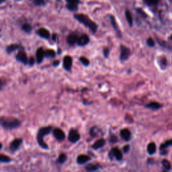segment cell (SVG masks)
Masks as SVG:
<instances>
[{"instance_id":"b9f144b4","label":"cell","mask_w":172,"mask_h":172,"mask_svg":"<svg viewBox=\"0 0 172 172\" xmlns=\"http://www.w3.org/2000/svg\"><path fill=\"white\" fill-rule=\"evenodd\" d=\"M52 39H53V40L54 42H56L57 40V34H53V36H52Z\"/></svg>"},{"instance_id":"ac0fdd59","label":"cell","mask_w":172,"mask_h":172,"mask_svg":"<svg viewBox=\"0 0 172 172\" xmlns=\"http://www.w3.org/2000/svg\"><path fill=\"white\" fill-rule=\"evenodd\" d=\"M102 166L98 163H89L85 166V169L87 171H95L102 169Z\"/></svg>"},{"instance_id":"e0dca14e","label":"cell","mask_w":172,"mask_h":172,"mask_svg":"<svg viewBox=\"0 0 172 172\" xmlns=\"http://www.w3.org/2000/svg\"><path fill=\"white\" fill-rule=\"evenodd\" d=\"M37 34H38L39 36L44 39H48L50 37V32L47 29L44 28H41L39 29L37 31Z\"/></svg>"},{"instance_id":"6da1fadb","label":"cell","mask_w":172,"mask_h":172,"mask_svg":"<svg viewBox=\"0 0 172 172\" xmlns=\"http://www.w3.org/2000/svg\"><path fill=\"white\" fill-rule=\"evenodd\" d=\"M74 18L85 27L88 28L93 33L96 32L98 30V25L87 16L83 14H77L74 15Z\"/></svg>"},{"instance_id":"7a4b0ae2","label":"cell","mask_w":172,"mask_h":172,"mask_svg":"<svg viewBox=\"0 0 172 172\" xmlns=\"http://www.w3.org/2000/svg\"><path fill=\"white\" fill-rule=\"evenodd\" d=\"M0 124L5 130H14L21 126V122L16 118L1 117Z\"/></svg>"},{"instance_id":"4dcf8cb0","label":"cell","mask_w":172,"mask_h":172,"mask_svg":"<svg viewBox=\"0 0 172 172\" xmlns=\"http://www.w3.org/2000/svg\"><path fill=\"white\" fill-rule=\"evenodd\" d=\"M79 59L80 62H81L82 64L84 65V66H85V67L89 66L90 62H89L88 59H87V58L84 57H79Z\"/></svg>"},{"instance_id":"8d00e7d4","label":"cell","mask_w":172,"mask_h":172,"mask_svg":"<svg viewBox=\"0 0 172 172\" xmlns=\"http://www.w3.org/2000/svg\"><path fill=\"white\" fill-rule=\"evenodd\" d=\"M96 127H93V128H91L90 129V131H89V134H90V135L92 136V137H95V136H96V132H95V130H96Z\"/></svg>"},{"instance_id":"9c48e42d","label":"cell","mask_w":172,"mask_h":172,"mask_svg":"<svg viewBox=\"0 0 172 172\" xmlns=\"http://www.w3.org/2000/svg\"><path fill=\"white\" fill-rule=\"evenodd\" d=\"M53 136L59 142H62L65 139V133L61 128H55L53 130Z\"/></svg>"},{"instance_id":"8fae6325","label":"cell","mask_w":172,"mask_h":172,"mask_svg":"<svg viewBox=\"0 0 172 172\" xmlns=\"http://www.w3.org/2000/svg\"><path fill=\"white\" fill-rule=\"evenodd\" d=\"M89 42V36L87 34H82L80 36H79L77 42V44L79 46H84L87 45Z\"/></svg>"},{"instance_id":"8992f818","label":"cell","mask_w":172,"mask_h":172,"mask_svg":"<svg viewBox=\"0 0 172 172\" xmlns=\"http://www.w3.org/2000/svg\"><path fill=\"white\" fill-rule=\"evenodd\" d=\"M120 59L122 61H127L130 55V50L126 46L120 45Z\"/></svg>"},{"instance_id":"d590c367","label":"cell","mask_w":172,"mask_h":172,"mask_svg":"<svg viewBox=\"0 0 172 172\" xmlns=\"http://www.w3.org/2000/svg\"><path fill=\"white\" fill-rule=\"evenodd\" d=\"M147 43L148 44V46H150V47H153V46H155V42L152 38H149L147 39Z\"/></svg>"},{"instance_id":"ba28073f","label":"cell","mask_w":172,"mask_h":172,"mask_svg":"<svg viewBox=\"0 0 172 172\" xmlns=\"http://www.w3.org/2000/svg\"><path fill=\"white\" fill-rule=\"evenodd\" d=\"M67 8L71 12H75L78 10V5L80 3L79 0H66Z\"/></svg>"},{"instance_id":"4fadbf2b","label":"cell","mask_w":172,"mask_h":172,"mask_svg":"<svg viewBox=\"0 0 172 172\" xmlns=\"http://www.w3.org/2000/svg\"><path fill=\"white\" fill-rule=\"evenodd\" d=\"M44 58V50H43V48L40 47L36 50V63L38 64H41L42 63L43 60Z\"/></svg>"},{"instance_id":"5bb4252c","label":"cell","mask_w":172,"mask_h":172,"mask_svg":"<svg viewBox=\"0 0 172 172\" xmlns=\"http://www.w3.org/2000/svg\"><path fill=\"white\" fill-rule=\"evenodd\" d=\"M120 136L125 141H130V139H131L132 138L131 132H130L128 128L122 129L120 131Z\"/></svg>"},{"instance_id":"f35d334b","label":"cell","mask_w":172,"mask_h":172,"mask_svg":"<svg viewBox=\"0 0 172 172\" xmlns=\"http://www.w3.org/2000/svg\"><path fill=\"white\" fill-rule=\"evenodd\" d=\"M35 63V59L33 57H30L29 58V61H28V64L30 65V66H32V65H34V64Z\"/></svg>"},{"instance_id":"7bdbcfd3","label":"cell","mask_w":172,"mask_h":172,"mask_svg":"<svg viewBox=\"0 0 172 172\" xmlns=\"http://www.w3.org/2000/svg\"><path fill=\"white\" fill-rule=\"evenodd\" d=\"M137 11H138V12H139V13H141V15H143V16L144 17H146V14H145V13H144V12H143V11H142L141 10H139H139H137Z\"/></svg>"},{"instance_id":"4316f807","label":"cell","mask_w":172,"mask_h":172,"mask_svg":"<svg viewBox=\"0 0 172 172\" xmlns=\"http://www.w3.org/2000/svg\"><path fill=\"white\" fill-rule=\"evenodd\" d=\"M22 30L24 32H25L26 33L29 34L32 32V26L30 25V24L26 23V24H24L22 26Z\"/></svg>"},{"instance_id":"30bf717a","label":"cell","mask_w":172,"mask_h":172,"mask_svg":"<svg viewBox=\"0 0 172 172\" xmlns=\"http://www.w3.org/2000/svg\"><path fill=\"white\" fill-rule=\"evenodd\" d=\"M72 65H73V59L72 57L70 56H65L63 59V68L67 71H69L72 68Z\"/></svg>"},{"instance_id":"603a6c76","label":"cell","mask_w":172,"mask_h":172,"mask_svg":"<svg viewBox=\"0 0 172 172\" xmlns=\"http://www.w3.org/2000/svg\"><path fill=\"white\" fill-rule=\"evenodd\" d=\"M156 151V145L155 143H150L147 146V152L149 155H153Z\"/></svg>"},{"instance_id":"ee69618b","label":"cell","mask_w":172,"mask_h":172,"mask_svg":"<svg viewBox=\"0 0 172 172\" xmlns=\"http://www.w3.org/2000/svg\"><path fill=\"white\" fill-rule=\"evenodd\" d=\"M5 1V0H1V3H3V1Z\"/></svg>"},{"instance_id":"ab89813d","label":"cell","mask_w":172,"mask_h":172,"mask_svg":"<svg viewBox=\"0 0 172 172\" xmlns=\"http://www.w3.org/2000/svg\"><path fill=\"white\" fill-rule=\"evenodd\" d=\"M110 143H116V142L118 141V140H117V137L116 136H114V135H113V136H112V137L110 138Z\"/></svg>"},{"instance_id":"f546056e","label":"cell","mask_w":172,"mask_h":172,"mask_svg":"<svg viewBox=\"0 0 172 172\" xmlns=\"http://www.w3.org/2000/svg\"><path fill=\"white\" fill-rule=\"evenodd\" d=\"M159 65L163 69H165V67H167V60L165 57H162L159 59Z\"/></svg>"},{"instance_id":"3957f363","label":"cell","mask_w":172,"mask_h":172,"mask_svg":"<svg viewBox=\"0 0 172 172\" xmlns=\"http://www.w3.org/2000/svg\"><path fill=\"white\" fill-rule=\"evenodd\" d=\"M52 129H53V127L50 126L42 127V128L39 129L38 133H37V143H38V145L40 146L41 148L45 149V150L48 149V146L47 145V144L44 141V138L51 132Z\"/></svg>"},{"instance_id":"f1b7e54d","label":"cell","mask_w":172,"mask_h":172,"mask_svg":"<svg viewBox=\"0 0 172 172\" xmlns=\"http://www.w3.org/2000/svg\"><path fill=\"white\" fill-rule=\"evenodd\" d=\"M162 165L166 170H170L171 168V165L170 162L167 159H163L162 161Z\"/></svg>"},{"instance_id":"60d3db41","label":"cell","mask_w":172,"mask_h":172,"mask_svg":"<svg viewBox=\"0 0 172 172\" xmlns=\"http://www.w3.org/2000/svg\"><path fill=\"white\" fill-rule=\"evenodd\" d=\"M60 64V61H58V60H56V61H54V62L53 63V65L54 67H57Z\"/></svg>"},{"instance_id":"277c9868","label":"cell","mask_w":172,"mask_h":172,"mask_svg":"<svg viewBox=\"0 0 172 172\" xmlns=\"http://www.w3.org/2000/svg\"><path fill=\"white\" fill-rule=\"evenodd\" d=\"M81 136L76 129L71 128L69 132L68 140L71 143H76L79 141Z\"/></svg>"},{"instance_id":"484cf974","label":"cell","mask_w":172,"mask_h":172,"mask_svg":"<svg viewBox=\"0 0 172 172\" xmlns=\"http://www.w3.org/2000/svg\"><path fill=\"white\" fill-rule=\"evenodd\" d=\"M67 156L65 153H61L57 158V163L59 164H63L67 161Z\"/></svg>"},{"instance_id":"d6986e66","label":"cell","mask_w":172,"mask_h":172,"mask_svg":"<svg viewBox=\"0 0 172 172\" xmlns=\"http://www.w3.org/2000/svg\"><path fill=\"white\" fill-rule=\"evenodd\" d=\"M106 144V140L104 139H100L98 140L95 142L93 144L92 146H91V148L94 150H98V149H100L101 148H102Z\"/></svg>"},{"instance_id":"5b68a950","label":"cell","mask_w":172,"mask_h":172,"mask_svg":"<svg viewBox=\"0 0 172 172\" xmlns=\"http://www.w3.org/2000/svg\"><path fill=\"white\" fill-rule=\"evenodd\" d=\"M113 157L117 161H122L123 158L122 151L120 150L118 148H117V147H114V148L112 149L111 151L109 153V157L110 159H112Z\"/></svg>"},{"instance_id":"d4e9b609","label":"cell","mask_w":172,"mask_h":172,"mask_svg":"<svg viewBox=\"0 0 172 172\" xmlns=\"http://www.w3.org/2000/svg\"><path fill=\"white\" fill-rule=\"evenodd\" d=\"M125 16H126V18L127 20V22H128V23L129 25H130V26H132V25H133V20H132V14L128 10H126L125 11Z\"/></svg>"},{"instance_id":"2e32d148","label":"cell","mask_w":172,"mask_h":172,"mask_svg":"<svg viewBox=\"0 0 172 172\" xmlns=\"http://www.w3.org/2000/svg\"><path fill=\"white\" fill-rule=\"evenodd\" d=\"M110 22H111L112 26V28H114V30L116 31V32L118 36L120 37V38H121L122 37V34H121V31L120 30L118 26L117 22L116 21L115 18L113 16H110Z\"/></svg>"},{"instance_id":"83f0119b","label":"cell","mask_w":172,"mask_h":172,"mask_svg":"<svg viewBox=\"0 0 172 172\" xmlns=\"http://www.w3.org/2000/svg\"><path fill=\"white\" fill-rule=\"evenodd\" d=\"M11 161H12V159L9 157L8 156L3 154L0 155V162L1 163H10Z\"/></svg>"},{"instance_id":"d6a6232c","label":"cell","mask_w":172,"mask_h":172,"mask_svg":"<svg viewBox=\"0 0 172 172\" xmlns=\"http://www.w3.org/2000/svg\"><path fill=\"white\" fill-rule=\"evenodd\" d=\"M32 1L37 6H43L45 5V0H32Z\"/></svg>"},{"instance_id":"52a82bcc","label":"cell","mask_w":172,"mask_h":172,"mask_svg":"<svg viewBox=\"0 0 172 172\" xmlns=\"http://www.w3.org/2000/svg\"><path fill=\"white\" fill-rule=\"evenodd\" d=\"M16 61L23 63V64L25 65L28 64L29 59L28 57L27 54L24 51H23V50H20V51L18 52V53L17 54L16 56Z\"/></svg>"},{"instance_id":"74e56055","label":"cell","mask_w":172,"mask_h":172,"mask_svg":"<svg viewBox=\"0 0 172 172\" xmlns=\"http://www.w3.org/2000/svg\"><path fill=\"white\" fill-rule=\"evenodd\" d=\"M129 150H130V145H126L125 146H124V147H123L122 151L124 153H128Z\"/></svg>"},{"instance_id":"e575fe53","label":"cell","mask_w":172,"mask_h":172,"mask_svg":"<svg viewBox=\"0 0 172 172\" xmlns=\"http://www.w3.org/2000/svg\"><path fill=\"white\" fill-rule=\"evenodd\" d=\"M103 55H104V57L106 58V59H107V58L109 57L110 55V50L109 48L106 47L104 48V50H103Z\"/></svg>"},{"instance_id":"7402d4cb","label":"cell","mask_w":172,"mask_h":172,"mask_svg":"<svg viewBox=\"0 0 172 172\" xmlns=\"http://www.w3.org/2000/svg\"><path fill=\"white\" fill-rule=\"evenodd\" d=\"M145 107L148 108H151V109H153V110H158L162 107V105L158 102H153L149 103V104H147V105L145 106Z\"/></svg>"},{"instance_id":"f6af8a7d","label":"cell","mask_w":172,"mask_h":172,"mask_svg":"<svg viewBox=\"0 0 172 172\" xmlns=\"http://www.w3.org/2000/svg\"><path fill=\"white\" fill-rule=\"evenodd\" d=\"M170 39H171V40H172V35H171V36H170Z\"/></svg>"},{"instance_id":"7c38bea8","label":"cell","mask_w":172,"mask_h":172,"mask_svg":"<svg viewBox=\"0 0 172 172\" xmlns=\"http://www.w3.org/2000/svg\"><path fill=\"white\" fill-rule=\"evenodd\" d=\"M22 139H15L10 145V149L12 152H15L20 148L22 143Z\"/></svg>"},{"instance_id":"44dd1931","label":"cell","mask_w":172,"mask_h":172,"mask_svg":"<svg viewBox=\"0 0 172 172\" xmlns=\"http://www.w3.org/2000/svg\"><path fill=\"white\" fill-rule=\"evenodd\" d=\"M22 46L20 45V44H10V45L7 46L6 48V52L7 53L10 54L13 53V52L16 51V50L20 49V48H21Z\"/></svg>"},{"instance_id":"9a60e30c","label":"cell","mask_w":172,"mask_h":172,"mask_svg":"<svg viewBox=\"0 0 172 172\" xmlns=\"http://www.w3.org/2000/svg\"><path fill=\"white\" fill-rule=\"evenodd\" d=\"M78 38H79V36H78L77 34H70L68 37H67V42L69 46H73L77 42Z\"/></svg>"},{"instance_id":"ffe728a7","label":"cell","mask_w":172,"mask_h":172,"mask_svg":"<svg viewBox=\"0 0 172 172\" xmlns=\"http://www.w3.org/2000/svg\"><path fill=\"white\" fill-rule=\"evenodd\" d=\"M91 160V157L85 155H79L77 158V163L79 165H83Z\"/></svg>"},{"instance_id":"1f68e13d","label":"cell","mask_w":172,"mask_h":172,"mask_svg":"<svg viewBox=\"0 0 172 172\" xmlns=\"http://www.w3.org/2000/svg\"><path fill=\"white\" fill-rule=\"evenodd\" d=\"M171 145H172V139L169 140V141H167L165 143L162 144V145H161L160 149L161 150H163V149H165L166 148H167V147H169V146H171Z\"/></svg>"},{"instance_id":"cb8c5ba5","label":"cell","mask_w":172,"mask_h":172,"mask_svg":"<svg viewBox=\"0 0 172 172\" xmlns=\"http://www.w3.org/2000/svg\"><path fill=\"white\" fill-rule=\"evenodd\" d=\"M56 56V53L55 50L52 49H48L44 50V57L48 59H53Z\"/></svg>"},{"instance_id":"836d02e7","label":"cell","mask_w":172,"mask_h":172,"mask_svg":"<svg viewBox=\"0 0 172 172\" xmlns=\"http://www.w3.org/2000/svg\"><path fill=\"white\" fill-rule=\"evenodd\" d=\"M147 4L149 5H157L159 2V0H144Z\"/></svg>"}]
</instances>
